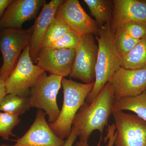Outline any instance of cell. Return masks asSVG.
Here are the masks:
<instances>
[{"mask_svg": "<svg viewBox=\"0 0 146 146\" xmlns=\"http://www.w3.org/2000/svg\"><path fill=\"white\" fill-rule=\"evenodd\" d=\"M63 0H52L43 7L42 10L35 22L34 29L29 44V54L32 61L37 63L38 54L42 48L43 37L58 7Z\"/></svg>", "mask_w": 146, "mask_h": 146, "instance_id": "obj_15", "label": "cell"}, {"mask_svg": "<svg viewBox=\"0 0 146 146\" xmlns=\"http://www.w3.org/2000/svg\"><path fill=\"white\" fill-rule=\"evenodd\" d=\"M45 4L44 0H13L0 18V31L22 29L24 23L36 17Z\"/></svg>", "mask_w": 146, "mask_h": 146, "instance_id": "obj_12", "label": "cell"}, {"mask_svg": "<svg viewBox=\"0 0 146 146\" xmlns=\"http://www.w3.org/2000/svg\"><path fill=\"white\" fill-rule=\"evenodd\" d=\"M43 110L36 112L35 119L24 136L18 138L12 146H63L65 141L52 130Z\"/></svg>", "mask_w": 146, "mask_h": 146, "instance_id": "obj_11", "label": "cell"}, {"mask_svg": "<svg viewBox=\"0 0 146 146\" xmlns=\"http://www.w3.org/2000/svg\"><path fill=\"white\" fill-rule=\"evenodd\" d=\"M129 110L146 122V91L134 96L126 97L116 102L114 111Z\"/></svg>", "mask_w": 146, "mask_h": 146, "instance_id": "obj_16", "label": "cell"}, {"mask_svg": "<svg viewBox=\"0 0 146 146\" xmlns=\"http://www.w3.org/2000/svg\"><path fill=\"white\" fill-rule=\"evenodd\" d=\"M0 146H10L9 145H6V144H2V145H0Z\"/></svg>", "mask_w": 146, "mask_h": 146, "instance_id": "obj_29", "label": "cell"}, {"mask_svg": "<svg viewBox=\"0 0 146 146\" xmlns=\"http://www.w3.org/2000/svg\"><path fill=\"white\" fill-rule=\"evenodd\" d=\"M111 29H116L128 22L146 25V2L138 0H115Z\"/></svg>", "mask_w": 146, "mask_h": 146, "instance_id": "obj_14", "label": "cell"}, {"mask_svg": "<svg viewBox=\"0 0 146 146\" xmlns=\"http://www.w3.org/2000/svg\"><path fill=\"white\" fill-rule=\"evenodd\" d=\"M116 49L121 57L129 52L140 40L132 38L120 29L113 32Z\"/></svg>", "mask_w": 146, "mask_h": 146, "instance_id": "obj_21", "label": "cell"}, {"mask_svg": "<svg viewBox=\"0 0 146 146\" xmlns=\"http://www.w3.org/2000/svg\"><path fill=\"white\" fill-rule=\"evenodd\" d=\"M54 17L63 21L71 31L81 36L96 34L99 29L96 21L87 14L78 0L63 1Z\"/></svg>", "mask_w": 146, "mask_h": 146, "instance_id": "obj_9", "label": "cell"}, {"mask_svg": "<svg viewBox=\"0 0 146 146\" xmlns=\"http://www.w3.org/2000/svg\"><path fill=\"white\" fill-rule=\"evenodd\" d=\"M94 85V82L80 83L65 77L62 78L63 106L56 121L49 123L52 130L61 139L64 140L70 136L75 117L84 104Z\"/></svg>", "mask_w": 146, "mask_h": 146, "instance_id": "obj_3", "label": "cell"}, {"mask_svg": "<svg viewBox=\"0 0 146 146\" xmlns=\"http://www.w3.org/2000/svg\"><path fill=\"white\" fill-rule=\"evenodd\" d=\"M63 78L54 75L48 76L45 72L31 89L29 97L31 107L43 110L48 115L49 123L55 121L60 113L56 97Z\"/></svg>", "mask_w": 146, "mask_h": 146, "instance_id": "obj_5", "label": "cell"}, {"mask_svg": "<svg viewBox=\"0 0 146 146\" xmlns=\"http://www.w3.org/2000/svg\"><path fill=\"white\" fill-rule=\"evenodd\" d=\"M75 55L76 49L42 48L38 54L37 65L50 75L65 77L70 76Z\"/></svg>", "mask_w": 146, "mask_h": 146, "instance_id": "obj_13", "label": "cell"}, {"mask_svg": "<svg viewBox=\"0 0 146 146\" xmlns=\"http://www.w3.org/2000/svg\"><path fill=\"white\" fill-rule=\"evenodd\" d=\"M21 121L19 116L6 112H0V136L5 140H9L11 136L16 137L12 131Z\"/></svg>", "mask_w": 146, "mask_h": 146, "instance_id": "obj_22", "label": "cell"}, {"mask_svg": "<svg viewBox=\"0 0 146 146\" xmlns=\"http://www.w3.org/2000/svg\"><path fill=\"white\" fill-rule=\"evenodd\" d=\"M13 0H0V18Z\"/></svg>", "mask_w": 146, "mask_h": 146, "instance_id": "obj_25", "label": "cell"}, {"mask_svg": "<svg viewBox=\"0 0 146 146\" xmlns=\"http://www.w3.org/2000/svg\"><path fill=\"white\" fill-rule=\"evenodd\" d=\"M77 137L76 134L72 131L70 136L65 141V144L63 146H73Z\"/></svg>", "mask_w": 146, "mask_h": 146, "instance_id": "obj_26", "label": "cell"}, {"mask_svg": "<svg viewBox=\"0 0 146 146\" xmlns=\"http://www.w3.org/2000/svg\"><path fill=\"white\" fill-rule=\"evenodd\" d=\"M108 82L112 86L116 102L137 96L146 89V69L131 70L121 67Z\"/></svg>", "mask_w": 146, "mask_h": 146, "instance_id": "obj_10", "label": "cell"}, {"mask_svg": "<svg viewBox=\"0 0 146 146\" xmlns=\"http://www.w3.org/2000/svg\"><path fill=\"white\" fill-rule=\"evenodd\" d=\"M102 140V134H100V137L98 143L96 146H102L101 143ZM73 146H91L88 144V141H84V140H80L78 142H76L74 145Z\"/></svg>", "mask_w": 146, "mask_h": 146, "instance_id": "obj_27", "label": "cell"}, {"mask_svg": "<svg viewBox=\"0 0 146 146\" xmlns=\"http://www.w3.org/2000/svg\"><path fill=\"white\" fill-rule=\"evenodd\" d=\"M116 126L113 146H146V122L136 115L114 111Z\"/></svg>", "mask_w": 146, "mask_h": 146, "instance_id": "obj_7", "label": "cell"}, {"mask_svg": "<svg viewBox=\"0 0 146 146\" xmlns=\"http://www.w3.org/2000/svg\"><path fill=\"white\" fill-rule=\"evenodd\" d=\"M116 102L112 86L108 82L91 103L84 102L75 117L72 131L84 141H88L94 131L102 134L108 125Z\"/></svg>", "mask_w": 146, "mask_h": 146, "instance_id": "obj_1", "label": "cell"}, {"mask_svg": "<svg viewBox=\"0 0 146 146\" xmlns=\"http://www.w3.org/2000/svg\"><path fill=\"white\" fill-rule=\"evenodd\" d=\"M30 108L29 97L9 94L6 95L3 99L0 111L19 116L28 110Z\"/></svg>", "mask_w": 146, "mask_h": 146, "instance_id": "obj_18", "label": "cell"}, {"mask_svg": "<svg viewBox=\"0 0 146 146\" xmlns=\"http://www.w3.org/2000/svg\"><path fill=\"white\" fill-rule=\"evenodd\" d=\"M6 95V94L4 81L0 78V107H1V104L2 102L3 99Z\"/></svg>", "mask_w": 146, "mask_h": 146, "instance_id": "obj_28", "label": "cell"}, {"mask_svg": "<svg viewBox=\"0 0 146 146\" xmlns=\"http://www.w3.org/2000/svg\"><path fill=\"white\" fill-rule=\"evenodd\" d=\"M69 27L59 18L54 17L45 33L42 44V48H50L55 42L68 32Z\"/></svg>", "mask_w": 146, "mask_h": 146, "instance_id": "obj_20", "label": "cell"}, {"mask_svg": "<svg viewBox=\"0 0 146 146\" xmlns=\"http://www.w3.org/2000/svg\"><path fill=\"white\" fill-rule=\"evenodd\" d=\"M121 67L131 70L146 69V36L122 56Z\"/></svg>", "mask_w": 146, "mask_h": 146, "instance_id": "obj_17", "label": "cell"}, {"mask_svg": "<svg viewBox=\"0 0 146 146\" xmlns=\"http://www.w3.org/2000/svg\"><path fill=\"white\" fill-rule=\"evenodd\" d=\"M97 34L98 51L95 80L94 88L85 100V102L88 104L95 99L113 74L121 67V57L115 46L111 23L100 27Z\"/></svg>", "mask_w": 146, "mask_h": 146, "instance_id": "obj_2", "label": "cell"}, {"mask_svg": "<svg viewBox=\"0 0 146 146\" xmlns=\"http://www.w3.org/2000/svg\"><path fill=\"white\" fill-rule=\"evenodd\" d=\"M81 38L80 35L71 30L55 42L50 48L55 49H76Z\"/></svg>", "mask_w": 146, "mask_h": 146, "instance_id": "obj_23", "label": "cell"}, {"mask_svg": "<svg viewBox=\"0 0 146 146\" xmlns=\"http://www.w3.org/2000/svg\"><path fill=\"white\" fill-rule=\"evenodd\" d=\"M98 47L94 35L82 36L76 49L74 61L70 74L71 78L80 80L85 84L95 82V68Z\"/></svg>", "mask_w": 146, "mask_h": 146, "instance_id": "obj_8", "label": "cell"}, {"mask_svg": "<svg viewBox=\"0 0 146 146\" xmlns=\"http://www.w3.org/2000/svg\"><path fill=\"white\" fill-rule=\"evenodd\" d=\"M45 72L32 61L28 45L21 53L14 70L4 81L6 94L29 97L31 89Z\"/></svg>", "mask_w": 146, "mask_h": 146, "instance_id": "obj_6", "label": "cell"}, {"mask_svg": "<svg viewBox=\"0 0 146 146\" xmlns=\"http://www.w3.org/2000/svg\"><path fill=\"white\" fill-rule=\"evenodd\" d=\"M34 26L29 28L7 29L0 31V51L3 64L0 68V78L5 81L18 63L22 51L29 45Z\"/></svg>", "mask_w": 146, "mask_h": 146, "instance_id": "obj_4", "label": "cell"}, {"mask_svg": "<svg viewBox=\"0 0 146 146\" xmlns=\"http://www.w3.org/2000/svg\"></svg>", "mask_w": 146, "mask_h": 146, "instance_id": "obj_30", "label": "cell"}, {"mask_svg": "<svg viewBox=\"0 0 146 146\" xmlns=\"http://www.w3.org/2000/svg\"><path fill=\"white\" fill-rule=\"evenodd\" d=\"M117 29H121L135 39L141 40L146 36V25L140 23L128 22Z\"/></svg>", "mask_w": 146, "mask_h": 146, "instance_id": "obj_24", "label": "cell"}, {"mask_svg": "<svg viewBox=\"0 0 146 146\" xmlns=\"http://www.w3.org/2000/svg\"><path fill=\"white\" fill-rule=\"evenodd\" d=\"M99 27L112 22L110 1L105 0H84Z\"/></svg>", "mask_w": 146, "mask_h": 146, "instance_id": "obj_19", "label": "cell"}]
</instances>
